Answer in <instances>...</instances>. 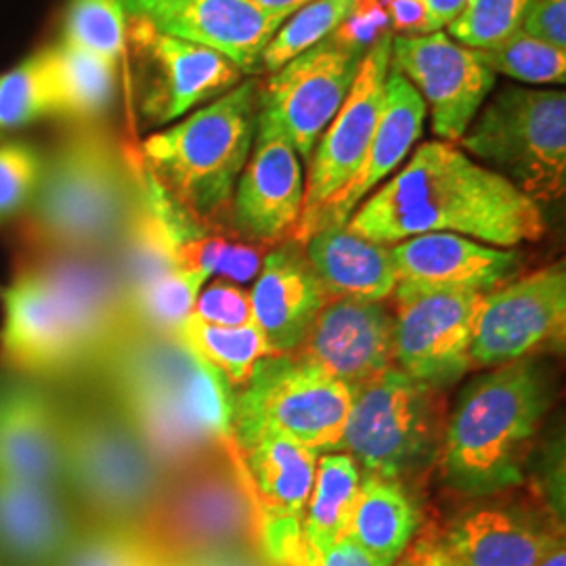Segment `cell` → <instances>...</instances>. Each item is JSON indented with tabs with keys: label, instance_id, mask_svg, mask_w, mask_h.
I'll return each instance as SVG.
<instances>
[{
	"label": "cell",
	"instance_id": "6da1fadb",
	"mask_svg": "<svg viewBox=\"0 0 566 566\" xmlns=\"http://www.w3.org/2000/svg\"><path fill=\"white\" fill-rule=\"evenodd\" d=\"M0 301V364L30 378L82 369L130 332L118 271L97 254H32Z\"/></svg>",
	"mask_w": 566,
	"mask_h": 566
},
{
	"label": "cell",
	"instance_id": "7a4b0ae2",
	"mask_svg": "<svg viewBox=\"0 0 566 566\" xmlns=\"http://www.w3.org/2000/svg\"><path fill=\"white\" fill-rule=\"evenodd\" d=\"M346 231L385 245L424 233H455L516 248L539 242L546 221L539 203L455 143L426 142L355 210Z\"/></svg>",
	"mask_w": 566,
	"mask_h": 566
},
{
	"label": "cell",
	"instance_id": "3957f363",
	"mask_svg": "<svg viewBox=\"0 0 566 566\" xmlns=\"http://www.w3.org/2000/svg\"><path fill=\"white\" fill-rule=\"evenodd\" d=\"M142 198V158L76 124L42 166L23 240L32 254H99L120 242Z\"/></svg>",
	"mask_w": 566,
	"mask_h": 566
},
{
	"label": "cell",
	"instance_id": "277c9868",
	"mask_svg": "<svg viewBox=\"0 0 566 566\" xmlns=\"http://www.w3.org/2000/svg\"><path fill=\"white\" fill-rule=\"evenodd\" d=\"M549 403L546 371L533 359L472 378L443 432L439 455L447 485L465 497H489L523 485L526 455Z\"/></svg>",
	"mask_w": 566,
	"mask_h": 566
},
{
	"label": "cell",
	"instance_id": "5b68a950",
	"mask_svg": "<svg viewBox=\"0 0 566 566\" xmlns=\"http://www.w3.org/2000/svg\"><path fill=\"white\" fill-rule=\"evenodd\" d=\"M261 82L242 81L172 128L143 143L145 170L196 221L214 223L229 208L250 158Z\"/></svg>",
	"mask_w": 566,
	"mask_h": 566
},
{
	"label": "cell",
	"instance_id": "8992f818",
	"mask_svg": "<svg viewBox=\"0 0 566 566\" xmlns=\"http://www.w3.org/2000/svg\"><path fill=\"white\" fill-rule=\"evenodd\" d=\"M166 472L122 411H63V485L93 525L139 528Z\"/></svg>",
	"mask_w": 566,
	"mask_h": 566
},
{
	"label": "cell",
	"instance_id": "52a82bcc",
	"mask_svg": "<svg viewBox=\"0 0 566 566\" xmlns=\"http://www.w3.org/2000/svg\"><path fill=\"white\" fill-rule=\"evenodd\" d=\"M137 533L160 565L261 549L256 510L242 464H212L206 455L168 474Z\"/></svg>",
	"mask_w": 566,
	"mask_h": 566
},
{
	"label": "cell",
	"instance_id": "ba28073f",
	"mask_svg": "<svg viewBox=\"0 0 566 566\" xmlns=\"http://www.w3.org/2000/svg\"><path fill=\"white\" fill-rule=\"evenodd\" d=\"M458 147L533 202H556L566 187L565 91L504 86L481 107Z\"/></svg>",
	"mask_w": 566,
	"mask_h": 566
},
{
	"label": "cell",
	"instance_id": "9c48e42d",
	"mask_svg": "<svg viewBox=\"0 0 566 566\" xmlns=\"http://www.w3.org/2000/svg\"><path fill=\"white\" fill-rule=\"evenodd\" d=\"M443 432L441 390L420 385L392 365L350 392L343 437L332 451L348 453L364 472L405 485L434 464Z\"/></svg>",
	"mask_w": 566,
	"mask_h": 566
},
{
	"label": "cell",
	"instance_id": "30bf717a",
	"mask_svg": "<svg viewBox=\"0 0 566 566\" xmlns=\"http://www.w3.org/2000/svg\"><path fill=\"white\" fill-rule=\"evenodd\" d=\"M350 390L294 353L269 355L233 395V437L266 432L329 453L343 437Z\"/></svg>",
	"mask_w": 566,
	"mask_h": 566
},
{
	"label": "cell",
	"instance_id": "8fae6325",
	"mask_svg": "<svg viewBox=\"0 0 566 566\" xmlns=\"http://www.w3.org/2000/svg\"><path fill=\"white\" fill-rule=\"evenodd\" d=\"M371 44L343 25L261 84L259 118L275 126L303 163L343 107Z\"/></svg>",
	"mask_w": 566,
	"mask_h": 566
},
{
	"label": "cell",
	"instance_id": "7c38bea8",
	"mask_svg": "<svg viewBox=\"0 0 566 566\" xmlns=\"http://www.w3.org/2000/svg\"><path fill=\"white\" fill-rule=\"evenodd\" d=\"M135 105L145 126H163L189 109L235 88L243 74L221 53L164 34L151 23L128 18Z\"/></svg>",
	"mask_w": 566,
	"mask_h": 566
},
{
	"label": "cell",
	"instance_id": "4fadbf2b",
	"mask_svg": "<svg viewBox=\"0 0 566 566\" xmlns=\"http://www.w3.org/2000/svg\"><path fill=\"white\" fill-rule=\"evenodd\" d=\"M485 292H395L392 359L434 390L458 385L472 367V336Z\"/></svg>",
	"mask_w": 566,
	"mask_h": 566
},
{
	"label": "cell",
	"instance_id": "5bb4252c",
	"mask_svg": "<svg viewBox=\"0 0 566 566\" xmlns=\"http://www.w3.org/2000/svg\"><path fill=\"white\" fill-rule=\"evenodd\" d=\"M565 334V263H554L486 292L474 322L472 367H500L563 348Z\"/></svg>",
	"mask_w": 566,
	"mask_h": 566
},
{
	"label": "cell",
	"instance_id": "9a60e30c",
	"mask_svg": "<svg viewBox=\"0 0 566 566\" xmlns=\"http://www.w3.org/2000/svg\"><path fill=\"white\" fill-rule=\"evenodd\" d=\"M259 521V539L266 560L285 566L303 544V523L322 453L254 432L233 437Z\"/></svg>",
	"mask_w": 566,
	"mask_h": 566
},
{
	"label": "cell",
	"instance_id": "2e32d148",
	"mask_svg": "<svg viewBox=\"0 0 566 566\" xmlns=\"http://www.w3.org/2000/svg\"><path fill=\"white\" fill-rule=\"evenodd\" d=\"M392 39L395 34L388 28L369 46L343 107L329 122L308 158L303 212L292 231L294 242L303 238L325 203L332 202L350 182L364 160L385 103Z\"/></svg>",
	"mask_w": 566,
	"mask_h": 566
},
{
	"label": "cell",
	"instance_id": "e0dca14e",
	"mask_svg": "<svg viewBox=\"0 0 566 566\" xmlns=\"http://www.w3.org/2000/svg\"><path fill=\"white\" fill-rule=\"evenodd\" d=\"M390 65L413 84L426 109L430 107L439 142H460L495 86V74L476 53L446 32L395 36Z\"/></svg>",
	"mask_w": 566,
	"mask_h": 566
},
{
	"label": "cell",
	"instance_id": "ac0fdd59",
	"mask_svg": "<svg viewBox=\"0 0 566 566\" xmlns=\"http://www.w3.org/2000/svg\"><path fill=\"white\" fill-rule=\"evenodd\" d=\"M128 18L164 34L200 44L235 63L243 76L259 74L261 55L290 15L269 13L250 0H122Z\"/></svg>",
	"mask_w": 566,
	"mask_h": 566
},
{
	"label": "cell",
	"instance_id": "d6986e66",
	"mask_svg": "<svg viewBox=\"0 0 566 566\" xmlns=\"http://www.w3.org/2000/svg\"><path fill=\"white\" fill-rule=\"evenodd\" d=\"M303 202V160L275 126L259 118L250 158L229 203L233 231L259 245L280 242L294 231Z\"/></svg>",
	"mask_w": 566,
	"mask_h": 566
},
{
	"label": "cell",
	"instance_id": "ffe728a7",
	"mask_svg": "<svg viewBox=\"0 0 566 566\" xmlns=\"http://www.w3.org/2000/svg\"><path fill=\"white\" fill-rule=\"evenodd\" d=\"M392 334L395 313L385 303L327 301L294 355L353 392L395 365Z\"/></svg>",
	"mask_w": 566,
	"mask_h": 566
},
{
	"label": "cell",
	"instance_id": "44dd1931",
	"mask_svg": "<svg viewBox=\"0 0 566 566\" xmlns=\"http://www.w3.org/2000/svg\"><path fill=\"white\" fill-rule=\"evenodd\" d=\"M395 292H491L521 277L523 252L495 248L455 233H424L390 245ZM392 292V294H395Z\"/></svg>",
	"mask_w": 566,
	"mask_h": 566
},
{
	"label": "cell",
	"instance_id": "7402d4cb",
	"mask_svg": "<svg viewBox=\"0 0 566 566\" xmlns=\"http://www.w3.org/2000/svg\"><path fill=\"white\" fill-rule=\"evenodd\" d=\"M426 112L424 99L413 84L390 65L380 120L367 145L364 160L343 191L319 210L298 243L306 242L322 229L346 227L355 210L407 160L413 145L422 137Z\"/></svg>",
	"mask_w": 566,
	"mask_h": 566
},
{
	"label": "cell",
	"instance_id": "603a6c76",
	"mask_svg": "<svg viewBox=\"0 0 566 566\" xmlns=\"http://www.w3.org/2000/svg\"><path fill=\"white\" fill-rule=\"evenodd\" d=\"M250 301L269 355H290L304 343L327 296L303 243H283L264 256Z\"/></svg>",
	"mask_w": 566,
	"mask_h": 566
},
{
	"label": "cell",
	"instance_id": "cb8c5ba5",
	"mask_svg": "<svg viewBox=\"0 0 566 566\" xmlns=\"http://www.w3.org/2000/svg\"><path fill=\"white\" fill-rule=\"evenodd\" d=\"M0 479L63 486V411L41 388L0 390Z\"/></svg>",
	"mask_w": 566,
	"mask_h": 566
},
{
	"label": "cell",
	"instance_id": "d4e9b609",
	"mask_svg": "<svg viewBox=\"0 0 566 566\" xmlns=\"http://www.w3.org/2000/svg\"><path fill=\"white\" fill-rule=\"evenodd\" d=\"M565 526L518 507H476L447 528L439 549L455 566H537Z\"/></svg>",
	"mask_w": 566,
	"mask_h": 566
},
{
	"label": "cell",
	"instance_id": "484cf974",
	"mask_svg": "<svg viewBox=\"0 0 566 566\" xmlns=\"http://www.w3.org/2000/svg\"><path fill=\"white\" fill-rule=\"evenodd\" d=\"M81 526L57 486L0 479V565L55 566Z\"/></svg>",
	"mask_w": 566,
	"mask_h": 566
},
{
	"label": "cell",
	"instance_id": "4316f807",
	"mask_svg": "<svg viewBox=\"0 0 566 566\" xmlns=\"http://www.w3.org/2000/svg\"><path fill=\"white\" fill-rule=\"evenodd\" d=\"M303 248L327 301L385 303L397 287L390 245L364 240L346 231V227L322 229Z\"/></svg>",
	"mask_w": 566,
	"mask_h": 566
},
{
	"label": "cell",
	"instance_id": "83f0119b",
	"mask_svg": "<svg viewBox=\"0 0 566 566\" xmlns=\"http://www.w3.org/2000/svg\"><path fill=\"white\" fill-rule=\"evenodd\" d=\"M420 521V510L403 483L361 472L359 495L344 539L361 547L376 563L392 566L411 546Z\"/></svg>",
	"mask_w": 566,
	"mask_h": 566
},
{
	"label": "cell",
	"instance_id": "f1b7e54d",
	"mask_svg": "<svg viewBox=\"0 0 566 566\" xmlns=\"http://www.w3.org/2000/svg\"><path fill=\"white\" fill-rule=\"evenodd\" d=\"M361 485V468L343 451L322 453L303 523V546L322 552L346 537Z\"/></svg>",
	"mask_w": 566,
	"mask_h": 566
},
{
	"label": "cell",
	"instance_id": "f546056e",
	"mask_svg": "<svg viewBox=\"0 0 566 566\" xmlns=\"http://www.w3.org/2000/svg\"><path fill=\"white\" fill-rule=\"evenodd\" d=\"M46 116H61L51 46L0 76V142Z\"/></svg>",
	"mask_w": 566,
	"mask_h": 566
},
{
	"label": "cell",
	"instance_id": "4dcf8cb0",
	"mask_svg": "<svg viewBox=\"0 0 566 566\" xmlns=\"http://www.w3.org/2000/svg\"><path fill=\"white\" fill-rule=\"evenodd\" d=\"M60 86L61 116L76 124L102 116L114 102L118 67L61 41L51 46Z\"/></svg>",
	"mask_w": 566,
	"mask_h": 566
},
{
	"label": "cell",
	"instance_id": "1f68e13d",
	"mask_svg": "<svg viewBox=\"0 0 566 566\" xmlns=\"http://www.w3.org/2000/svg\"><path fill=\"white\" fill-rule=\"evenodd\" d=\"M177 338L198 359L219 369L233 388V392L245 385L254 365L259 364L263 357H269L263 332L256 324L219 327V325L202 324L189 317L179 327Z\"/></svg>",
	"mask_w": 566,
	"mask_h": 566
},
{
	"label": "cell",
	"instance_id": "d6a6232c",
	"mask_svg": "<svg viewBox=\"0 0 566 566\" xmlns=\"http://www.w3.org/2000/svg\"><path fill=\"white\" fill-rule=\"evenodd\" d=\"M365 0H313L283 21L261 55L259 74H273L287 61L340 30L364 7Z\"/></svg>",
	"mask_w": 566,
	"mask_h": 566
},
{
	"label": "cell",
	"instance_id": "836d02e7",
	"mask_svg": "<svg viewBox=\"0 0 566 566\" xmlns=\"http://www.w3.org/2000/svg\"><path fill=\"white\" fill-rule=\"evenodd\" d=\"M128 15L122 0H70L63 39L114 67L126 57Z\"/></svg>",
	"mask_w": 566,
	"mask_h": 566
},
{
	"label": "cell",
	"instance_id": "e575fe53",
	"mask_svg": "<svg viewBox=\"0 0 566 566\" xmlns=\"http://www.w3.org/2000/svg\"><path fill=\"white\" fill-rule=\"evenodd\" d=\"M474 53L495 76L504 74L512 81L528 84H565L566 81V51L537 41L523 30Z\"/></svg>",
	"mask_w": 566,
	"mask_h": 566
},
{
	"label": "cell",
	"instance_id": "d590c367",
	"mask_svg": "<svg viewBox=\"0 0 566 566\" xmlns=\"http://www.w3.org/2000/svg\"><path fill=\"white\" fill-rule=\"evenodd\" d=\"M55 566H163L135 528L84 523Z\"/></svg>",
	"mask_w": 566,
	"mask_h": 566
},
{
	"label": "cell",
	"instance_id": "8d00e7d4",
	"mask_svg": "<svg viewBox=\"0 0 566 566\" xmlns=\"http://www.w3.org/2000/svg\"><path fill=\"white\" fill-rule=\"evenodd\" d=\"M535 0H474L449 23V36L468 49H486L523 30V21Z\"/></svg>",
	"mask_w": 566,
	"mask_h": 566
},
{
	"label": "cell",
	"instance_id": "74e56055",
	"mask_svg": "<svg viewBox=\"0 0 566 566\" xmlns=\"http://www.w3.org/2000/svg\"><path fill=\"white\" fill-rule=\"evenodd\" d=\"M41 154L21 142H0V224L13 221L34 200L42 177Z\"/></svg>",
	"mask_w": 566,
	"mask_h": 566
},
{
	"label": "cell",
	"instance_id": "f35d334b",
	"mask_svg": "<svg viewBox=\"0 0 566 566\" xmlns=\"http://www.w3.org/2000/svg\"><path fill=\"white\" fill-rule=\"evenodd\" d=\"M193 319L219 327H242L254 324L250 292L229 280H217L202 287L193 313Z\"/></svg>",
	"mask_w": 566,
	"mask_h": 566
},
{
	"label": "cell",
	"instance_id": "ab89813d",
	"mask_svg": "<svg viewBox=\"0 0 566 566\" xmlns=\"http://www.w3.org/2000/svg\"><path fill=\"white\" fill-rule=\"evenodd\" d=\"M523 32L566 51V0H535L523 21Z\"/></svg>",
	"mask_w": 566,
	"mask_h": 566
},
{
	"label": "cell",
	"instance_id": "60d3db41",
	"mask_svg": "<svg viewBox=\"0 0 566 566\" xmlns=\"http://www.w3.org/2000/svg\"><path fill=\"white\" fill-rule=\"evenodd\" d=\"M285 566H385L376 563L369 554H365L364 549L355 546L348 539H340L334 546L322 549V552H313L308 547H301L296 549V554L287 560ZM392 566H411V565H397Z\"/></svg>",
	"mask_w": 566,
	"mask_h": 566
},
{
	"label": "cell",
	"instance_id": "b9f144b4",
	"mask_svg": "<svg viewBox=\"0 0 566 566\" xmlns=\"http://www.w3.org/2000/svg\"><path fill=\"white\" fill-rule=\"evenodd\" d=\"M382 4L395 36H426L434 32L424 0H382Z\"/></svg>",
	"mask_w": 566,
	"mask_h": 566
},
{
	"label": "cell",
	"instance_id": "7bdbcfd3",
	"mask_svg": "<svg viewBox=\"0 0 566 566\" xmlns=\"http://www.w3.org/2000/svg\"><path fill=\"white\" fill-rule=\"evenodd\" d=\"M434 32H441L449 23L458 20L474 0H424Z\"/></svg>",
	"mask_w": 566,
	"mask_h": 566
},
{
	"label": "cell",
	"instance_id": "ee69618b",
	"mask_svg": "<svg viewBox=\"0 0 566 566\" xmlns=\"http://www.w3.org/2000/svg\"><path fill=\"white\" fill-rule=\"evenodd\" d=\"M170 566H266L261 563L259 554H254V549H235V552H221V554H212V556H203L196 558L182 565Z\"/></svg>",
	"mask_w": 566,
	"mask_h": 566
},
{
	"label": "cell",
	"instance_id": "f6af8a7d",
	"mask_svg": "<svg viewBox=\"0 0 566 566\" xmlns=\"http://www.w3.org/2000/svg\"><path fill=\"white\" fill-rule=\"evenodd\" d=\"M256 7H261L269 13H282V15H292L298 9H303L304 4L313 2V0H250Z\"/></svg>",
	"mask_w": 566,
	"mask_h": 566
},
{
	"label": "cell",
	"instance_id": "bcb514c9",
	"mask_svg": "<svg viewBox=\"0 0 566 566\" xmlns=\"http://www.w3.org/2000/svg\"><path fill=\"white\" fill-rule=\"evenodd\" d=\"M411 566H455L439 547H424L411 560Z\"/></svg>",
	"mask_w": 566,
	"mask_h": 566
},
{
	"label": "cell",
	"instance_id": "7dc6e473",
	"mask_svg": "<svg viewBox=\"0 0 566 566\" xmlns=\"http://www.w3.org/2000/svg\"><path fill=\"white\" fill-rule=\"evenodd\" d=\"M537 566H566V544L565 537H560L554 546L547 549L546 556Z\"/></svg>",
	"mask_w": 566,
	"mask_h": 566
}]
</instances>
